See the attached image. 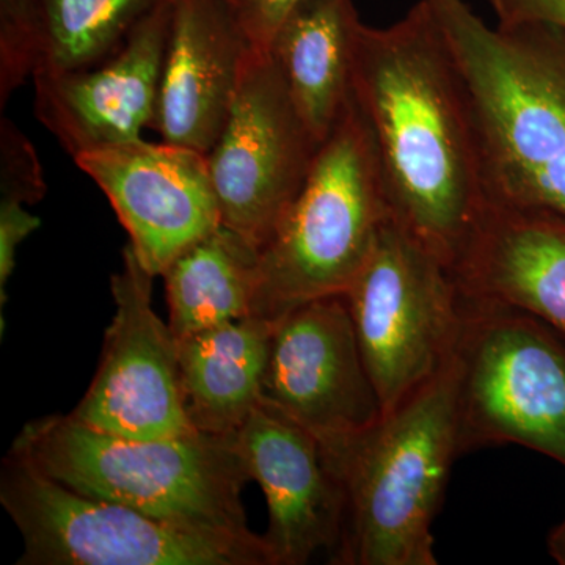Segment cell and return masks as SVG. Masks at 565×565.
Masks as SVG:
<instances>
[{"instance_id":"obj_25","label":"cell","mask_w":565,"mask_h":565,"mask_svg":"<svg viewBox=\"0 0 565 565\" xmlns=\"http://www.w3.org/2000/svg\"><path fill=\"white\" fill-rule=\"evenodd\" d=\"M498 21H541L565 31V0H500Z\"/></svg>"},{"instance_id":"obj_20","label":"cell","mask_w":565,"mask_h":565,"mask_svg":"<svg viewBox=\"0 0 565 565\" xmlns=\"http://www.w3.org/2000/svg\"><path fill=\"white\" fill-rule=\"evenodd\" d=\"M161 0H36V73L103 62ZM33 74V76H35Z\"/></svg>"},{"instance_id":"obj_11","label":"cell","mask_w":565,"mask_h":565,"mask_svg":"<svg viewBox=\"0 0 565 565\" xmlns=\"http://www.w3.org/2000/svg\"><path fill=\"white\" fill-rule=\"evenodd\" d=\"M263 401L323 445L384 416L344 296L311 300L275 322Z\"/></svg>"},{"instance_id":"obj_2","label":"cell","mask_w":565,"mask_h":565,"mask_svg":"<svg viewBox=\"0 0 565 565\" xmlns=\"http://www.w3.org/2000/svg\"><path fill=\"white\" fill-rule=\"evenodd\" d=\"M462 77L489 202L565 218V31L492 28L467 0H427Z\"/></svg>"},{"instance_id":"obj_14","label":"cell","mask_w":565,"mask_h":565,"mask_svg":"<svg viewBox=\"0 0 565 565\" xmlns=\"http://www.w3.org/2000/svg\"><path fill=\"white\" fill-rule=\"evenodd\" d=\"M234 440L266 498L263 537L274 564L305 565L322 552L334 563L343 542L344 493L319 438L262 401Z\"/></svg>"},{"instance_id":"obj_16","label":"cell","mask_w":565,"mask_h":565,"mask_svg":"<svg viewBox=\"0 0 565 565\" xmlns=\"http://www.w3.org/2000/svg\"><path fill=\"white\" fill-rule=\"evenodd\" d=\"M451 273L465 299L525 311L565 338L563 215L489 202Z\"/></svg>"},{"instance_id":"obj_7","label":"cell","mask_w":565,"mask_h":565,"mask_svg":"<svg viewBox=\"0 0 565 565\" xmlns=\"http://www.w3.org/2000/svg\"><path fill=\"white\" fill-rule=\"evenodd\" d=\"M462 302L452 355L460 452L515 444L565 467V338L525 311Z\"/></svg>"},{"instance_id":"obj_5","label":"cell","mask_w":565,"mask_h":565,"mask_svg":"<svg viewBox=\"0 0 565 565\" xmlns=\"http://www.w3.org/2000/svg\"><path fill=\"white\" fill-rule=\"evenodd\" d=\"M392 218L370 128L351 95L322 141L299 195L259 250L255 316L343 296Z\"/></svg>"},{"instance_id":"obj_19","label":"cell","mask_w":565,"mask_h":565,"mask_svg":"<svg viewBox=\"0 0 565 565\" xmlns=\"http://www.w3.org/2000/svg\"><path fill=\"white\" fill-rule=\"evenodd\" d=\"M162 277L170 329L184 340L255 316L259 250L221 225L182 252Z\"/></svg>"},{"instance_id":"obj_9","label":"cell","mask_w":565,"mask_h":565,"mask_svg":"<svg viewBox=\"0 0 565 565\" xmlns=\"http://www.w3.org/2000/svg\"><path fill=\"white\" fill-rule=\"evenodd\" d=\"M319 147L273 55L248 52L228 118L206 154L222 225L262 250Z\"/></svg>"},{"instance_id":"obj_8","label":"cell","mask_w":565,"mask_h":565,"mask_svg":"<svg viewBox=\"0 0 565 565\" xmlns=\"http://www.w3.org/2000/svg\"><path fill=\"white\" fill-rule=\"evenodd\" d=\"M384 415L449 363L463 321L455 275L390 218L343 294Z\"/></svg>"},{"instance_id":"obj_26","label":"cell","mask_w":565,"mask_h":565,"mask_svg":"<svg viewBox=\"0 0 565 565\" xmlns=\"http://www.w3.org/2000/svg\"><path fill=\"white\" fill-rule=\"evenodd\" d=\"M548 553L557 564L565 565V519L548 535Z\"/></svg>"},{"instance_id":"obj_21","label":"cell","mask_w":565,"mask_h":565,"mask_svg":"<svg viewBox=\"0 0 565 565\" xmlns=\"http://www.w3.org/2000/svg\"><path fill=\"white\" fill-rule=\"evenodd\" d=\"M36 63V0H0V107L33 77Z\"/></svg>"},{"instance_id":"obj_17","label":"cell","mask_w":565,"mask_h":565,"mask_svg":"<svg viewBox=\"0 0 565 565\" xmlns=\"http://www.w3.org/2000/svg\"><path fill=\"white\" fill-rule=\"evenodd\" d=\"M360 22L353 0H303L270 44L269 54L319 145L333 131L351 98Z\"/></svg>"},{"instance_id":"obj_22","label":"cell","mask_w":565,"mask_h":565,"mask_svg":"<svg viewBox=\"0 0 565 565\" xmlns=\"http://www.w3.org/2000/svg\"><path fill=\"white\" fill-rule=\"evenodd\" d=\"M46 181L35 148L7 118L0 122V206L39 203Z\"/></svg>"},{"instance_id":"obj_10","label":"cell","mask_w":565,"mask_h":565,"mask_svg":"<svg viewBox=\"0 0 565 565\" xmlns=\"http://www.w3.org/2000/svg\"><path fill=\"white\" fill-rule=\"evenodd\" d=\"M154 275L131 245L111 275L115 315L90 388L71 415L102 433L137 440L195 433L182 397L178 341L152 308Z\"/></svg>"},{"instance_id":"obj_13","label":"cell","mask_w":565,"mask_h":565,"mask_svg":"<svg viewBox=\"0 0 565 565\" xmlns=\"http://www.w3.org/2000/svg\"><path fill=\"white\" fill-rule=\"evenodd\" d=\"M170 24L172 0H161L103 62L32 77L36 118L73 159L152 129Z\"/></svg>"},{"instance_id":"obj_4","label":"cell","mask_w":565,"mask_h":565,"mask_svg":"<svg viewBox=\"0 0 565 565\" xmlns=\"http://www.w3.org/2000/svg\"><path fill=\"white\" fill-rule=\"evenodd\" d=\"M11 452L76 492L200 533L250 537L243 505L252 481L234 434L137 440L73 415L32 419Z\"/></svg>"},{"instance_id":"obj_12","label":"cell","mask_w":565,"mask_h":565,"mask_svg":"<svg viewBox=\"0 0 565 565\" xmlns=\"http://www.w3.org/2000/svg\"><path fill=\"white\" fill-rule=\"evenodd\" d=\"M74 162L109 199L134 253L154 277L222 225L203 152L137 139L82 152Z\"/></svg>"},{"instance_id":"obj_23","label":"cell","mask_w":565,"mask_h":565,"mask_svg":"<svg viewBox=\"0 0 565 565\" xmlns=\"http://www.w3.org/2000/svg\"><path fill=\"white\" fill-rule=\"evenodd\" d=\"M253 52L267 54L289 14L303 0H223Z\"/></svg>"},{"instance_id":"obj_15","label":"cell","mask_w":565,"mask_h":565,"mask_svg":"<svg viewBox=\"0 0 565 565\" xmlns=\"http://www.w3.org/2000/svg\"><path fill=\"white\" fill-rule=\"evenodd\" d=\"M223 0H172V24L152 129L207 154L221 136L250 52Z\"/></svg>"},{"instance_id":"obj_24","label":"cell","mask_w":565,"mask_h":565,"mask_svg":"<svg viewBox=\"0 0 565 565\" xmlns=\"http://www.w3.org/2000/svg\"><path fill=\"white\" fill-rule=\"evenodd\" d=\"M41 221L24 206H0V303L6 305V288L17 266V253Z\"/></svg>"},{"instance_id":"obj_18","label":"cell","mask_w":565,"mask_h":565,"mask_svg":"<svg viewBox=\"0 0 565 565\" xmlns=\"http://www.w3.org/2000/svg\"><path fill=\"white\" fill-rule=\"evenodd\" d=\"M274 326L250 316L178 341L182 397L193 429L232 435L258 407Z\"/></svg>"},{"instance_id":"obj_3","label":"cell","mask_w":565,"mask_h":565,"mask_svg":"<svg viewBox=\"0 0 565 565\" xmlns=\"http://www.w3.org/2000/svg\"><path fill=\"white\" fill-rule=\"evenodd\" d=\"M321 445L344 493L334 564L437 565L435 516L462 455L452 359L374 426Z\"/></svg>"},{"instance_id":"obj_27","label":"cell","mask_w":565,"mask_h":565,"mask_svg":"<svg viewBox=\"0 0 565 565\" xmlns=\"http://www.w3.org/2000/svg\"><path fill=\"white\" fill-rule=\"evenodd\" d=\"M490 6H492L493 11L498 10V6H500V0H489Z\"/></svg>"},{"instance_id":"obj_6","label":"cell","mask_w":565,"mask_h":565,"mask_svg":"<svg viewBox=\"0 0 565 565\" xmlns=\"http://www.w3.org/2000/svg\"><path fill=\"white\" fill-rule=\"evenodd\" d=\"M0 503L24 542L20 565H275L263 535L161 522L76 492L11 451L0 470Z\"/></svg>"},{"instance_id":"obj_1","label":"cell","mask_w":565,"mask_h":565,"mask_svg":"<svg viewBox=\"0 0 565 565\" xmlns=\"http://www.w3.org/2000/svg\"><path fill=\"white\" fill-rule=\"evenodd\" d=\"M352 95L393 221L452 270L489 196L463 81L427 0L388 28L360 22Z\"/></svg>"}]
</instances>
